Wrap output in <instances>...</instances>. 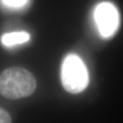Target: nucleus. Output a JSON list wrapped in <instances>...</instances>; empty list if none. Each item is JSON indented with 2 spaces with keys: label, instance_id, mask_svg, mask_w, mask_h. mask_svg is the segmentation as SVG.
Returning <instances> with one entry per match:
<instances>
[{
  "label": "nucleus",
  "instance_id": "nucleus-1",
  "mask_svg": "<svg viewBox=\"0 0 123 123\" xmlns=\"http://www.w3.org/2000/svg\"><path fill=\"white\" fill-rule=\"evenodd\" d=\"M37 82L34 75L22 67H11L0 74V93L9 99L28 97L34 92Z\"/></svg>",
  "mask_w": 123,
  "mask_h": 123
},
{
  "label": "nucleus",
  "instance_id": "nucleus-2",
  "mask_svg": "<svg viewBox=\"0 0 123 123\" xmlns=\"http://www.w3.org/2000/svg\"><path fill=\"white\" fill-rule=\"evenodd\" d=\"M62 82L69 93L83 91L89 83L87 69L78 55L70 54L64 59L62 66Z\"/></svg>",
  "mask_w": 123,
  "mask_h": 123
},
{
  "label": "nucleus",
  "instance_id": "nucleus-3",
  "mask_svg": "<svg viewBox=\"0 0 123 123\" xmlns=\"http://www.w3.org/2000/svg\"><path fill=\"white\" fill-rule=\"evenodd\" d=\"M95 20L100 34L105 38L113 36L118 27L119 17L117 11L110 2H102L96 7Z\"/></svg>",
  "mask_w": 123,
  "mask_h": 123
},
{
  "label": "nucleus",
  "instance_id": "nucleus-4",
  "mask_svg": "<svg viewBox=\"0 0 123 123\" xmlns=\"http://www.w3.org/2000/svg\"><path fill=\"white\" fill-rule=\"evenodd\" d=\"M30 39V34L26 31H16L4 34L1 38V42L6 47H13L17 45L25 43Z\"/></svg>",
  "mask_w": 123,
  "mask_h": 123
},
{
  "label": "nucleus",
  "instance_id": "nucleus-5",
  "mask_svg": "<svg viewBox=\"0 0 123 123\" xmlns=\"http://www.w3.org/2000/svg\"><path fill=\"white\" fill-rule=\"evenodd\" d=\"M1 4L6 9L12 11L22 10L29 4L30 0H0Z\"/></svg>",
  "mask_w": 123,
  "mask_h": 123
},
{
  "label": "nucleus",
  "instance_id": "nucleus-6",
  "mask_svg": "<svg viewBox=\"0 0 123 123\" xmlns=\"http://www.w3.org/2000/svg\"><path fill=\"white\" fill-rule=\"evenodd\" d=\"M0 123H11L9 113L2 107H0Z\"/></svg>",
  "mask_w": 123,
  "mask_h": 123
}]
</instances>
